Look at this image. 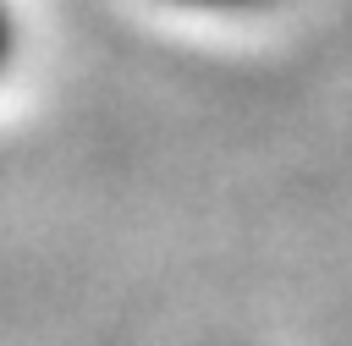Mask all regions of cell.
<instances>
[{
  "label": "cell",
  "instance_id": "cell-2",
  "mask_svg": "<svg viewBox=\"0 0 352 346\" xmlns=\"http://www.w3.org/2000/svg\"><path fill=\"white\" fill-rule=\"evenodd\" d=\"M176 11H204V16H248V11H264L270 0H165Z\"/></svg>",
  "mask_w": 352,
  "mask_h": 346
},
{
  "label": "cell",
  "instance_id": "cell-1",
  "mask_svg": "<svg viewBox=\"0 0 352 346\" xmlns=\"http://www.w3.org/2000/svg\"><path fill=\"white\" fill-rule=\"evenodd\" d=\"M16 49H22V16L11 0H0V77L16 66Z\"/></svg>",
  "mask_w": 352,
  "mask_h": 346
}]
</instances>
